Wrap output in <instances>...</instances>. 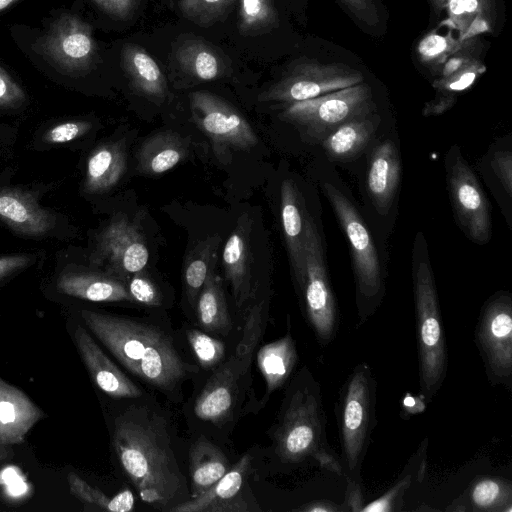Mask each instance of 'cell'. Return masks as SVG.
<instances>
[{
	"label": "cell",
	"instance_id": "obj_32",
	"mask_svg": "<svg viewBox=\"0 0 512 512\" xmlns=\"http://www.w3.org/2000/svg\"><path fill=\"white\" fill-rule=\"evenodd\" d=\"M427 443V439L421 442L399 479L379 498L365 504L361 509L362 512H395L402 509L405 492L410 488L415 476L424 472Z\"/></svg>",
	"mask_w": 512,
	"mask_h": 512
},
{
	"label": "cell",
	"instance_id": "obj_38",
	"mask_svg": "<svg viewBox=\"0 0 512 512\" xmlns=\"http://www.w3.org/2000/svg\"><path fill=\"white\" fill-rule=\"evenodd\" d=\"M472 40L460 41L451 34L442 36L431 33L420 42L418 52L421 60L427 64H444L449 57L472 43Z\"/></svg>",
	"mask_w": 512,
	"mask_h": 512
},
{
	"label": "cell",
	"instance_id": "obj_10",
	"mask_svg": "<svg viewBox=\"0 0 512 512\" xmlns=\"http://www.w3.org/2000/svg\"><path fill=\"white\" fill-rule=\"evenodd\" d=\"M474 340L492 385L512 390V297L507 291L491 296L483 305Z\"/></svg>",
	"mask_w": 512,
	"mask_h": 512
},
{
	"label": "cell",
	"instance_id": "obj_12",
	"mask_svg": "<svg viewBox=\"0 0 512 512\" xmlns=\"http://www.w3.org/2000/svg\"><path fill=\"white\" fill-rule=\"evenodd\" d=\"M149 250L139 228L125 215H115L97 237L92 263L126 282L144 270Z\"/></svg>",
	"mask_w": 512,
	"mask_h": 512
},
{
	"label": "cell",
	"instance_id": "obj_11",
	"mask_svg": "<svg viewBox=\"0 0 512 512\" xmlns=\"http://www.w3.org/2000/svg\"><path fill=\"white\" fill-rule=\"evenodd\" d=\"M358 70L342 64L305 61L293 66L259 97L261 101L294 103L362 83Z\"/></svg>",
	"mask_w": 512,
	"mask_h": 512
},
{
	"label": "cell",
	"instance_id": "obj_41",
	"mask_svg": "<svg viewBox=\"0 0 512 512\" xmlns=\"http://www.w3.org/2000/svg\"><path fill=\"white\" fill-rule=\"evenodd\" d=\"M485 70L480 61L471 58L451 74L436 80L433 86L442 94L455 96V93L469 88Z\"/></svg>",
	"mask_w": 512,
	"mask_h": 512
},
{
	"label": "cell",
	"instance_id": "obj_48",
	"mask_svg": "<svg viewBox=\"0 0 512 512\" xmlns=\"http://www.w3.org/2000/svg\"><path fill=\"white\" fill-rule=\"evenodd\" d=\"M31 256L16 254L0 257V283L9 276L26 268L31 263Z\"/></svg>",
	"mask_w": 512,
	"mask_h": 512
},
{
	"label": "cell",
	"instance_id": "obj_27",
	"mask_svg": "<svg viewBox=\"0 0 512 512\" xmlns=\"http://www.w3.org/2000/svg\"><path fill=\"white\" fill-rule=\"evenodd\" d=\"M127 167V155L121 142L101 145L90 155L84 182L88 193H101L118 184Z\"/></svg>",
	"mask_w": 512,
	"mask_h": 512
},
{
	"label": "cell",
	"instance_id": "obj_45",
	"mask_svg": "<svg viewBox=\"0 0 512 512\" xmlns=\"http://www.w3.org/2000/svg\"><path fill=\"white\" fill-rule=\"evenodd\" d=\"M347 9L362 23L375 26L379 15L374 0H340Z\"/></svg>",
	"mask_w": 512,
	"mask_h": 512
},
{
	"label": "cell",
	"instance_id": "obj_15",
	"mask_svg": "<svg viewBox=\"0 0 512 512\" xmlns=\"http://www.w3.org/2000/svg\"><path fill=\"white\" fill-rule=\"evenodd\" d=\"M447 175L451 199L461 226L472 240L487 242L491 236L489 201L476 176L460 155L454 157Z\"/></svg>",
	"mask_w": 512,
	"mask_h": 512
},
{
	"label": "cell",
	"instance_id": "obj_34",
	"mask_svg": "<svg viewBox=\"0 0 512 512\" xmlns=\"http://www.w3.org/2000/svg\"><path fill=\"white\" fill-rule=\"evenodd\" d=\"M176 58L182 69L201 81L217 79L222 72V62L218 55L201 42H191L181 46Z\"/></svg>",
	"mask_w": 512,
	"mask_h": 512
},
{
	"label": "cell",
	"instance_id": "obj_18",
	"mask_svg": "<svg viewBox=\"0 0 512 512\" xmlns=\"http://www.w3.org/2000/svg\"><path fill=\"white\" fill-rule=\"evenodd\" d=\"M44 412L22 390L0 377V445L22 443Z\"/></svg>",
	"mask_w": 512,
	"mask_h": 512
},
{
	"label": "cell",
	"instance_id": "obj_37",
	"mask_svg": "<svg viewBox=\"0 0 512 512\" xmlns=\"http://www.w3.org/2000/svg\"><path fill=\"white\" fill-rule=\"evenodd\" d=\"M235 0H179L182 15L197 24L207 27L225 17Z\"/></svg>",
	"mask_w": 512,
	"mask_h": 512
},
{
	"label": "cell",
	"instance_id": "obj_35",
	"mask_svg": "<svg viewBox=\"0 0 512 512\" xmlns=\"http://www.w3.org/2000/svg\"><path fill=\"white\" fill-rule=\"evenodd\" d=\"M70 493L86 505H93L101 510L112 512H129L133 510L135 499L130 490H123L112 498L99 489L88 484L75 472L67 474Z\"/></svg>",
	"mask_w": 512,
	"mask_h": 512
},
{
	"label": "cell",
	"instance_id": "obj_44",
	"mask_svg": "<svg viewBox=\"0 0 512 512\" xmlns=\"http://www.w3.org/2000/svg\"><path fill=\"white\" fill-rule=\"evenodd\" d=\"M26 100L19 84L0 66V107L17 108Z\"/></svg>",
	"mask_w": 512,
	"mask_h": 512
},
{
	"label": "cell",
	"instance_id": "obj_21",
	"mask_svg": "<svg viewBox=\"0 0 512 512\" xmlns=\"http://www.w3.org/2000/svg\"><path fill=\"white\" fill-rule=\"evenodd\" d=\"M0 219L15 231L32 237L46 234L54 222L32 195L14 189L0 191Z\"/></svg>",
	"mask_w": 512,
	"mask_h": 512
},
{
	"label": "cell",
	"instance_id": "obj_24",
	"mask_svg": "<svg viewBox=\"0 0 512 512\" xmlns=\"http://www.w3.org/2000/svg\"><path fill=\"white\" fill-rule=\"evenodd\" d=\"M121 60L132 87L139 94L155 103H161L166 99V78L143 47L131 43L124 45Z\"/></svg>",
	"mask_w": 512,
	"mask_h": 512
},
{
	"label": "cell",
	"instance_id": "obj_36",
	"mask_svg": "<svg viewBox=\"0 0 512 512\" xmlns=\"http://www.w3.org/2000/svg\"><path fill=\"white\" fill-rule=\"evenodd\" d=\"M279 23L273 0H239L238 28L242 35L267 32Z\"/></svg>",
	"mask_w": 512,
	"mask_h": 512
},
{
	"label": "cell",
	"instance_id": "obj_30",
	"mask_svg": "<svg viewBox=\"0 0 512 512\" xmlns=\"http://www.w3.org/2000/svg\"><path fill=\"white\" fill-rule=\"evenodd\" d=\"M221 238L209 236L199 241L187 254L183 266L185 292L193 303L207 278L214 272Z\"/></svg>",
	"mask_w": 512,
	"mask_h": 512
},
{
	"label": "cell",
	"instance_id": "obj_17",
	"mask_svg": "<svg viewBox=\"0 0 512 512\" xmlns=\"http://www.w3.org/2000/svg\"><path fill=\"white\" fill-rule=\"evenodd\" d=\"M251 457L243 455L229 471L201 495L171 508L172 512H244L251 509L240 496Z\"/></svg>",
	"mask_w": 512,
	"mask_h": 512
},
{
	"label": "cell",
	"instance_id": "obj_5",
	"mask_svg": "<svg viewBox=\"0 0 512 512\" xmlns=\"http://www.w3.org/2000/svg\"><path fill=\"white\" fill-rule=\"evenodd\" d=\"M413 290L420 397L430 402L447 374V348L430 261L425 253L413 261Z\"/></svg>",
	"mask_w": 512,
	"mask_h": 512
},
{
	"label": "cell",
	"instance_id": "obj_8",
	"mask_svg": "<svg viewBox=\"0 0 512 512\" xmlns=\"http://www.w3.org/2000/svg\"><path fill=\"white\" fill-rule=\"evenodd\" d=\"M305 319L322 346L330 344L339 328V312L332 292L320 235L313 219L305 216L304 272L296 283Z\"/></svg>",
	"mask_w": 512,
	"mask_h": 512
},
{
	"label": "cell",
	"instance_id": "obj_40",
	"mask_svg": "<svg viewBox=\"0 0 512 512\" xmlns=\"http://www.w3.org/2000/svg\"><path fill=\"white\" fill-rule=\"evenodd\" d=\"M187 339L202 368L213 369L223 361V342L197 329L188 330Z\"/></svg>",
	"mask_w": 512,
	"mask_h": 512
},
{
	"label": "cell",
	"instance_id": "obj_9",
	"mask_svg": "<svg viewBox=\"0 0 512 512\" xmlns=\"http://www.w3.org/2000/svg\"><path fill=\"white\" fill-rule=\"evenodd\" d=\"M371 89L363 83L289 104L280 117L305 136L323 140L340 125L364 117L371 104Z\"/></svg>",
	"mask_w": 512,
	"mask_h": 512
},
{
	"label": "cell",
	"instance_id": "obj_13",
	"mask_svg": "<svg viewBox=\"0 0 512 512\" xmlns=\"http://www.w3.org/2000/svg\"><path fill=\"white\" fill-rule=\"evenodd\" d=\"M193 119L218 151L249 150L258 138L247 120L230 104L207 91L190 94Z\"/></svg>",
	"mask_w": 512,
	"mask_h": 512
},
{
	"label": "cell",
	"instance_id": "obj_31",
	"mask_svg": "<svg viewBox=\"0 0 512 512\" xmlns=\"http://www.w3.org/2000/svg\"><path fill=\"white\" fill-rule=\"evenodd\" d=\"M374 124L364 117L350 120L322 140L327 154L338 160L351 159L359 154L371 140Z\"/></svg>",
	"mask_w": 512,
	"mask_h": 512
},
{
	"label": "cell",
	"instance_id": "obj_7",
	"mask_svg": "<svg viewBox=\"0 0 512 512\" xmlns=\"http://www.w3.org/2000/svg\"><path fill=\"white\" fill-rule=\"evenodd\" d=\"M324 191L350 244L356 280L357 327H360L376 312L383 297L377 249L352 203L330 183L324 184Z\"/></svg>",
	"mask_w": 512,
	"mask_h": 512
},
{
	"label": "cell",
	"instance_id": "obj_43",
	"mask_svg": "<svg viewBox=\"0 0 512 512\" xmlns=\"http://www.w3.org/2000/svg\"><path fill=\"white\" fill-rule=\"evenodd\" d=\"M91 128V123L86 121H69L58 124L49 129L45 135L44 140L52 144H60L70 142L88 132Z\"/></svg>",
	"mask_w": 512,
	"mask_h": 512
},
{
	"label": "cell",
	"instance_id": "obj_22",
	"mask_svg": "<svg viewBox=\"0 0 512 512\" xmlns=\"http://www.w3.org/2000/svg\"><path fill=\"white\" fill-rule=\"evenodd\" d=\"M401 164L396 146L381 143L373 152L367 171V190L376 206L384 213L392 204L400 181Z\"/></svg>",
	"mask_w": 512,
	"mask_h": 512
},
{
	"label": "cell",
	"instance_id": "obj_2",
	"mask_svg": "<svg viewBox=\"0 0 512 512\" xmlns=\"http://www.w3.org/2000/svg\"><path fill=\"white\" fill-rule=\"evenodd\" d=\"M88 330L136 377L172 391L195 370L183 361L171 338L159 328L128 317L80 311Z\"/></svg>",
	"mask_w": 512,
	"mask_h": 512
},
{
	"label": "cell",
	"instance_id": "obj_28",
	"mask_svg": "<svg viewBox=\"0 0 512 512\" xmlns=\"http://www.w3.org/2000/svg\"><path fill=\"white\" fill-rule=\"evenodd\" d=\"M189 463L191 498L207 491L231 468L221 449L203 436L191 446Z\"/></svg>",
	"mask_w": 512,
	"mask_h": 512
},
{
	"label": "cell",
	"instance_id": "obj_23",
	"mask_svg": "<svg viewBox=\"0 0 512 512\" xmlns=\"http://www.w3.org/2000/svg\"><path fill=\"white\" fill-rule=\"evenodd\" d=\"M295 184L285 180L281 185V222L296 283L304 272L305 216Z\"/></svg>",
	"mask_w": 512,
	"mask_h": 512
},
{
	"label": "cell",
	"instance_id": "obj_49",
	"mask_svg": "<svg viewBox=\"0 0 512 512\" xmlns=\"http://www.w3.org/2000/svg\"><path fill=\"white\" fill-rule=\"evenodd\" d=\"M493 23V10L483 11L475 16L464 34L458 38L460 41L473 39L480 33L491 30Z\"/></svg>",
	"mask_w": 512,
	"mask_h": 512
},
{
	"label": "cell",
	"instance_id": "obj_53",
	"mask_svg": "<svg viewBox=\"0 0 512 512\" xmlns=\"http://www.w3.org/2000/svg\"><path fill=\"white\" fill-rule=\"evenodd\" d=\"M14 456L13 449L9 445H0V469L10 462Z\"/></svg>",
	"mask_w": 512,
	"mask_h": 512
},
{
	"label": "cell",
	"instance_id": "obj_39",
	"mask_svg": "<svg viewBox=\"0 0 512 512\" xmlns=\"http://www.w3.org/2000/svg\"><path fill=\"white\" fill-rule=\"evenodd\" d=\"M445 8L448 17L442 24L457 30L460 38L477 14L493 10L494 6L493 0H450Z\"/></svg>",
	"mask_w": 512,
	"mask_h": 512
},
{
	"label": "cell",
	"instance_id": "obj_4",
	"mask_svg": "<svg viewBox=\"0 0 512 512\" xmlns=\"http://www.w3.org/2000/svg\"><path fill=\"white\" fill-rule=\"evenodd\" d=\"M377 384L370 366L358 363L347 376L335 406L340 462L347 483L361 482V470L376 426Z\"/></svg>",
	"mask_w": 512,
	"mask_h": 512
},
{
	"label": "cell",
	"instance_id": "obj_42",
	"mask_svg": "<svg viewBox=\"0 0 512 512\" xmlns=\"http://www.w3.org/2000/svg\"><path fill=\"white\" fill-rule=\"evenodd\" d=\"M126 285L132 302L146 306H159L161 304L159 289L143 270L130 276Z\"/></svg>",
	"mask_w": 512,
	"mask_h": 512
},
{
	"label": "cell",
	"instance_id": "obj_55",
	"mask_svg": "<svg viewBox=\"0 0 512 512\" xmlns=\"http://www.w3.org/2000/svg\"><path fill=\"white\" fill-rule=\"evenodd\" d=\"M19 0H0V12L4 11L5 9L11 7Z\"/></svg>",
	"mask_w": 512,
	"mask_h": 512
},
{
	"label": "cell",
	"instance_id": "obj_3",
	"mask_svg": "<svg viewBox=\"0 0 512 512\" xmlns=\"http://www.w3.org/2000/svg\"><path fill=\"white\" fill-rule=\"evenodd\" d=\"M321 387L304 366L292 380L274 430L275 451L283 463L307 460L343 476L340 459L328 443Z\"/></svg>",
	"mask_w": 512,
	"mask_h": 512
},
{
	"label": "cell",
	"instance_id": "obj_29",
	"mask_svg": "<svg viewBox=\"0 0 512 512\" xmlns=\"http://www.w3.org/2000/svg\"><path fill=\"white\" fill-rule=\"evenodd\" d=\"M196 315L200 326L207 332L226 335L231 329L222 279L214 272L199 292Z\"/></svg>",
	"mask_w": 512,
	"mask_h": 512
},
{
	"label": "cell",
	"instance_id": "obj_19",
	"mask_svg": "<svg viewBox=\"0 0 512 512\" xmlns=\"http://www.w3.org/2000/svg\"><path fill=\"white\" fill-rule=\"evenodd\" d=\"M248 222L247 215H242L222 253L224 275L238 306L243 305L252 293Z\"/></svg>",
	"mask_w": 512,
	"mask_h": 512
},
{
	"label": "cell",
	"instance_id": "obj_16",
	"mask_svg": "<svg viewBox=\"0 0 512 512\" xmlns=\"http://www.w3.org/2000/svg\"><path fill=\"white\" fill-rule=\"evenodd\" d=\"M73 340L87 371L101 391L113 398L142 395V390L109 359L82 325L75 327Z\"/></svg>",
	"mask_w": 512,
	"mask_h": 512
},
{
	"label": "cell",
	"instance_id": "obj_33",
	"mask_svg": "<svg viewBox=\"0 0 512 512\" xmlns=\"http://www.w3.org/2000/svg\"><path fill=\"white\" fill-rule=\"evenodd\" d=\"M470 508L474 511L511 512L512 485L500 477H481L466 492Z\"/></svg>",
	"mask_w": 512,
	"mask_h": 512
},
{
	"label": "cell",
	"instance_id": "obj_6",
	"mask_svg": "<svg viewBox=\"0 0 512 512\" xmlns=\"http://www.w3.org/2000/svg\"><path fill=\"white\" fill-rule=\"evenodd\" d=\"M264 327V302L256 303L248 311L235 353L214 371L198 396L194 407L198 418L218 424L232 415Z\"/></svg>",
	"mask_w": 512,
	"mask_h": 512
},
{
	"label": "cell",
	"instance_id": "obj_20",
	"mask_svg": "<svg viewBox=\"0 0 512 512\" xmlns=\"http://www.w3.org/2000/svg\"><path fill=\"white\" fill-rule=\"evenodd\" d=\"M59 292L91 302H132L126 282L105 272L67 271L57 279Z\"/></svg>",
	"mask_w": 512,
	"mask_h": 512
},
{
	"label": "cell",
	"instance_id": "obj_47",
	"mask_svg": "<svg viewBox=\"0 0 512 512\" xmlns=\"http://www.w3.org/2000/svg\"><path fill=\"white\" fill-rule=\"evenodd\" d=\"M491 166L496 176L508 196L512 193V155L510 151L497 152L491 162Z\"/></svg>",
	"mask_w": 512,
	"mask_h": 512
},
{
	"label": "cell",
	"instance_id": "obj_52",
	"mask_svg": "<svg viewBox=\"0 0 512 512\" xmlns=\"http://www.w3.org/2000/svg\"><path fill=\"white\" fill-rule=\"evenodd\" d=\"M297 510L304 512H339L345 511V508L343 505L330 500H316L303 505Z\"/></svg>",
	"mask_w": 512,
	"mask_h": 512
},
{
	"label": "cell",
	"instance_id": "obj_51",
	"mask_svg": "<svg viewBox=\"0 0 512 512\" xmlns=\"http://www.w3.org/2000/svg\"><path fill=\"white\" fill-rule=\"evenodd\" d=\"M363 504L362 485L347 483L346 498L343 504L345 511H361Z\"/></svg>",
	"mask_w": 512,
	"mask_h": 512
},
{
	"label": "cell",
	"instance_id": "obj_46",
	"mask_svg": "<svg viewBox=\"0 0 512 512\" xmlns=\"http://www.w3.org/2000/svg\"><path fill=\"white\" fill-rule=\"evenodd\" d=\"M105 14L119 20L130 18L136 8L137 0H91Z\"/></svg>",
	"mask_w": 512,
	"mask_h": 512
},
{
	"label": "cell",
	"instance_id": "obj_25",
	"mask_svg": "<svg viewBox=\"0 0 512 512\" xmlns=\"http://www.w3.org/2000/svg\"><path fill=\"white\" fill-rule=\"evenodd\" d=\"M286 334L278 340L262 346L257 352V365L265 381V394L262 402L287 381L297 361L298 354L291 334L288 319Z\"/></svg>",
	"mask_w": 512,
	"mask_h": 512
},
{
	"label": "cell",
	"instance_id": "obj_26",
	"mask_svg": "<svg viewBox=\"0 0 512 512\" xmlns=\"http://www.w3.org/2000/svg\"><path fill=\"white\" fill-rule=\"evenodd\" d=\"M188 155L185 139L174 132L154 134L143 142L137 154L141 174L155 176L174 168Z\"/></svg>",
	"mask_w": 512,
	"mask_h": 512
},
{
	"label": "cell",
	"instance_id": "obj_56",
	"mask_svg": "<svg viewBox=\"0 0 512 512\" xmlns=\"http://www.w3.org/2000/svg\"><path fill=\"white\" fill-rule=\"evenodd\" d=\"M169 7L173 6L172 0H163Z\"/></svg>",
	"mask_w": 512,
	"mask_h": 512
},
{
	"label": "cell",
	"instance_id": "obj_50",
	"mask_svg": "<svg viewBox=\"0 0 512 512\" xmlns=\"http://www.w3.org/2000/svg\"><path fill=\"white\" fill-rule=\"evenodd\" d=\"M456 102V96L441 94L423 108L425 116H436L449 110Z\"/></svg>",
	"mask_w": 512,
	"mask_h": 512
},
{
	"label": "cell",
	"instance_id": "obj_54",
	"mask_svg": "<svg viewBox=\"0 0 512 512\" xmlns=\"http://www.w3.org/2000/svg\"><path fill=\"white\" fill-rule=\"evenodd\" d=\"M449 1L450 0H430L434 9L437 10L445 8Z\"/></svg>",
	"mask_w": 512,
	"mask_h": 512
},
{
	"label": "cell",
	"instance_id": "obj_1",
	"mask_svg": "<svg viewBox=\"0 0 512 512\" xmlns=\"http://www.w3.org/2000/svg\"><path fill=\"white\" fill-rule=\"evenodd\" d=\"M112 443L140 498L170 511L183 492L184 477L163 423L148 414L127 412L115 419Z\"/></svg>",
	"mask_w": 512,
	"mask_h": 512
},
{
	"label": "cell",
	"instance_id": "obj_14",
	"mask_svg": "<svg viewBox=\"0 0 512 512\" xmlns=\"http://www.w3.org/2000/svg\"><path fill=\"white\" fill-rule=\"evenodd\" d=\"M41 52L63 72L81 75L93 65L96 43L90 25L74 14H62L40 39Z\"/></svg>",
	"mask_w": 512,
	"mask_h": 512
}]
</instances>
